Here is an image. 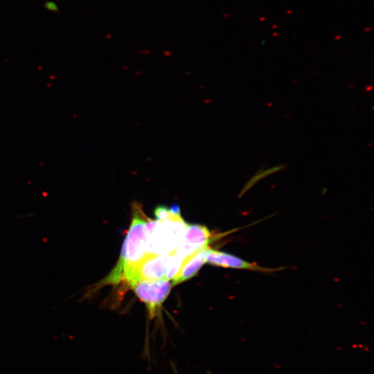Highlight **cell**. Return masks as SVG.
<instances>
[{
  "mask_svg": "<svg viewBox=\"0 0 374 374\" xmlns=\"http://www.w3.org/2000/svg\"><path fill=\"white\" fill-rule=\"evenodd\" d=\"M147 217L141 206H132V222L124 240L125 262L123 280L130 286L135 282L136 271L148 254L146 249L145 222Z\"/></svg>",
  "mask_w": 374,
  "mask_h": 374,
  "instance_id": "1",
  "label": "cell"
},
{
  "mask_svg": "<svg viewBox=\"0 0 374 374\" xmlns=\"http://www.w3.org/2000/svg\"><path fill=\"white\" fill-rule=\"evenodd\" d=\"M148 219V218H147ZM187 224L180 213L164 220H146V249L148 254H172Z\"/></svg>",
  "mask_w": 374,
  "mask_h": 374,
  "instance_id": "2",
  "label": "cell"
},
{
  "mask_svg": "<svg viewBox=\"0 0 374 374\" xmlns=\"http://www.w3.org/2000/svg\"><path fill=\"white\" fill-rule=\"evenodd\" d=\"M172 283L165 278L146 280H139L130 285L137 297L143 302L150 319L154 318L162 303L169 295Z\"/></svg>",
  "mask_w": 374,
  "mask_h": 374,
  "instance_id": "3",
  "label": "cell"
},
{
  "mask_svg": "<svg viewBox=\"0 0 374 374\" xmlns=\"http://www.w3.org/2000/svg\"><path fill=\"white\" fill-rule=\"evenodd\" d=\"M211 239V233L205 226L187 224L177 247L172 254L183 262L185 258L208 247Z\"/></svg>",
  "mask_w": 374,
  "mask_h": 374,
  "instance_id": "4",
  "label": "cell"
},
{
  "mask_svg": "<svg viewBox=\"0 0 374 374\" xmlns=\"http://www.w3.org/2000/svg\"><path fill=\"white\" fill-rule=\"evenodd\" d=\"M171 258L172 254L169 253L148 254L137 269L135 282L139 280H155L165 278Z\"/></svg>",
  "mask_w": 374,
  "mask_h": 374,
  "instance_id": "5",
  "label": "cell"
},
{
  "mask_svg": "<svg viewBox=\"0 0 374 374\" xmlns=\"http://www.w3.org/2000/svg\"><path fill=\"white\" fill-rule=\"evenodd\" d=\"M206 262L226 268L248 269L260 272H271L283 268L269 269L249 262L234 255L208 248Z\"/></svg>",
  "mask_w": 374,
  "mask_h": 374,
  "instance_id": "6",
  "label": "cell"
},
{
  "mask_svg": "<svg viewBox=\"0 0 374 374\" xmlns=\"http://www.w3.org/2000/svg\"><path fill=\"white\" fill-rule=\"evenodd\" d=\"M208 247L185 258L179 272L172 279V285L186 281L193 277L206 262Z\"/></svg>",
  "mask_w": 374,
  "mask_h": 374,
  "instance_id": "7",
  "label": "cell"
},
{
  "mask_svg": "<svg viewBox=\"0 0 374 374\" xmlns=\"http://www.w3.org/2000/svg\"><path fill=\"white\" fill-rule=\"evenodd\" d=\"M285 168V166L279 165L274 166L269 169L264 170L262 171L258 172L253 177H252L245 184L242 190L240 193V195H242L249 188H251L257 181H260L265 177L271 175L277 171L281 170Z\"/></svg>",
  "mask_w": 374,
  "mask_h": 374,
  "instance_id": "8",
  "label": "cell"
},
{
  "mask_svg": "<svg viewBox=\"0 0 374 374\" xmlns=\"http://www.w3.org/2000/svg\"><path fill=\"white\" fill-rule=\"evenodd\" d=\"M154 213L157 217V220H159L168 218L173 214V213L171 212L169 208L164 206H157L154 209Z\"/></svg>",
  "mask_w": 374,
  "mask_h": 374,
  "instance_id": "9",
  "label": "cell"
},
{
  "mask_svg": "<svg viewBox=\"0 0 374 374\" xmlns=\"http://www.w3.org/2000/svg\"><path fill=\"white\" fill-rule=\"evenodd\" d=\"M44 7L51 12H57L58 10L57 5L53 1H46Z\"/></svg>",
  "mask_w": 374,
  "mask_h": 374,
  "instance_id": "10",
  "label": "cell"
}]
</instances>
